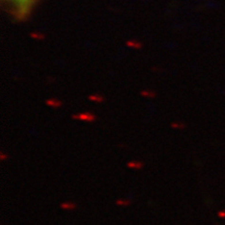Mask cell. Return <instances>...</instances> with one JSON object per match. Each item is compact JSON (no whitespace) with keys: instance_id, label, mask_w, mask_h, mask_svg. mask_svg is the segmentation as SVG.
<instances>
[{"instance_id":"obj_1","label":"cell","mask_w":225,"mask_h":225,"mask_svg":"<svg viewBox=\"0 0 225 225\" xmlns=\"http://www.w3.org/2000/svg\"><path fill=\"white\" fill-rule=\"evenodd\" d=\"M12 1L19 7V10H24V7H26L30 2V0H12Z\"/></svg>"},{"instance_id":"obj_2","label":"cell","mask_w":225,"mask_h":225,"mask_svg":"<svg viewBox=\"0 0 225 225\" xmlns=\"http://www.w3.org/2000/svg\"><path fill=\"white\" fill-rule=\"evenodd\" d=\"M128 166H129L130 168H135V169H140V168H142V164H141V163H137L136 160H133V162L129 163V164H128Z\"/></svg>"},{"instance_id":"obj_3","label":"cell","mask_w":225,"mask_h":225,"mask_svg":"<svg viewBox=\"0 0 225 225\" xmlns=\"http://www.w3.org/2000/svg\"><path fill=\"white\" fill-rule=\"evenodd\" d=\"M62 206L63 207H68V209H73L74 207H75V204L74 203H71V202H67V203H64V204H62Z\"/></svg>"}]
</instances>
